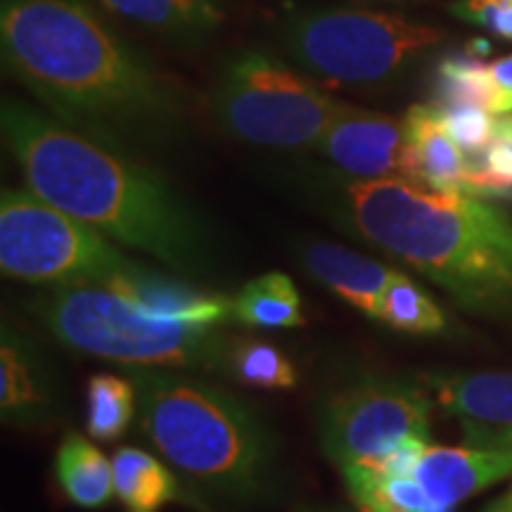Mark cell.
I'll use <instances>...</instances> for the list:
<instances>
[{"mask_svg":"<svg viewBox=\"0 0 512 512\" xmlns=\"http://www.w3.org/2000/svg\"><path fill=\"white\" fill-rule=\"evenodd\" d=\"M5 69L55 119L117 150L181 126L174 88L86 0H3Z\"/></svg>","mask_w":512,"mask_h":512,"instance_id":"6da1fadb","label":"cell"},{"mask_svg":"<svg viewBox=\"0 0 512 512\" xmlns=\"http://www.w3.org/2000/svg\"><path fill=\"white\" fill-rule=\"evenodd\" d=\"M0 124L27 188L41 200L174 273L209 271L207 228L155 171L19 100H3Z\"/></svg>","mask_w":512,"mask_h":512,"instance_id":"7a4b0ae2","label":"cell"},{"mask_svg":"<svg viewBox=\"0 0 512 512\" xmlns=\"http://www.w3.org/2000/svg\"><path fill=\"white\" fill-rule=\"evenodd\" d=\"M335 216L349 235L394 256L463 309L512 318V216L475 195L403 178L342 183Z\"/></svg>","mask_w":512,"mask_h":512,"instance_id":"3957f363","label":"cell"},{"mask_svg":"<svg viewBox=\"0 0 512 512\" xmlns=\"http://www.w3.org/2000/svg\"><path fill=\"white\" fill-rule=\"evenodd\" d=\"M124 370L138 394V432L188 482L240 505L273 489L275 444L249 403L176 368Z\"/></svg>","mask_w":512,"mask_h":512,"instance_id":"277c9868","label":"cell"},{"mask_svg":"<svg viewBox=\"0 0 512 512\" xmlns=\"http://www.w3.org/2000/svg\"><path fill=\"white\" fill-rule=\"evenodd\" d=\"M64 347L121 368H188L226 373L230 342L221 328L155 318L107 285L55 287L31 304Z\"/></svg>","mask_w":512,"mask_h":512,"instance_id":"5b68a950","label":"cell"},{"mask_svg":"<svg viewBox=\"0 0 512 512\" xmlns=\"http://www.w3.org/2000/svg\"><path fill=\"white\" fill-rule=\"evenodd\" d=\"M342 102L264 50L233 57L211 93L214 117L230 136L278 150L313 147Z\"/></svg>","mask_w":512,"mask_h":512,"instance_id":"8992f818","label":"cell"},{"mask_svg":"<svg viewBox=\"0 0 512 512\" xmlns=\"http://www.w3.org/2000/svg\"><path fill=\"white\" fill-rule=\"evenodd\" d=\"M439 41V31L425 24L347 8L299 12L280 31V43L290 60L335 86L389 81L413 55Z\"/></svg>","mask_w":512,"mask_h":512,"instance_id":"52a82bcc","label":"cell"},{"mask_svg":"<svg viewBox=\"0 0 512 512\" xmlns=\"http://www.w3.org/2000/svg\"><path fill=\"white\" fill-rule=\"evenodd\" d=\"M136 261L110 238L36 192L5 188L0 197V268L36 285H107Z\"/></svg>","mask_w":512,"mask_h":512,"instance_id":"ba28073f","label":"cell"},{"mask_svg":"<svg viewBox=\"0 0 512 512\" xmlns=\"http://www.w3.org/2000/svg\"><path fill=\"white\" fill-rule=\"evenodd\" d=\"M430 413L432 401L420 384L363 375L318 401V441L339 472L354 465L380 467L406 441H430Z\"/></svg>","mask_w":512,"mask_h":512,"instance_id":"9c48e42d","label":"cell"},{"mask_svg":"<svg viewBox=\"0 0 512 512\" xmlns=\"http://www.w3.org/2000/svg\"><path fill=\"white\" fill-rule=\"evenodd\" d=\"M62 387L46 351L5 320L0 330V418L24 432L48 430L62 420Z\"/></svg>","mask_w":512,"mask_h":512,"instance_id":"30bf717a","label":"cell"},{"mask_svg":"<svg viewBox=\"0 0 512 512\" xmlns=\"http://www.w3.org/2000/svg\"><path fill=\"white\" fill-rule=\"evenodd\" d=\"M318 147L332 166L358 181L403 178V162H406L403 119L342 102Z\"/></svg>","mask_w":512,"mask_h":512,"instance_id":"8fae6325","label":"cell"},{"mask_svg":"<svg viewBox=\"0 0 512 512\" xmlns=\"http://www.w3.org/2000/svg\"><path fill=\"white\" fill-rule=\"evenodd\" d=\"M413 477L427 491L437 512H451L503 479L512 477V446H427Z\"/></svg>","mask_w":512,"mask_h":512,"instance_id":"7c38bea8","label":"cell"},{"mask_svg":"<svg viewBox=\"0 0 512 512\" xmlns=\"http://www.w3.org/2000/svg\"><path fill=\"white\" fill-rule=\"evenodd\" d=\"M107 287L124 294L133 304L155 318L176 320L200 328H223L233 318V302L214 292H204L174 275L136 264L117 275Z\"/></svg>","mask_w":512,"mask_h":512,"instance_id":"4fadbf2b","label":"cell"},{"mask_svg":"<svg viewBox=\"0 0 512 512\" xmlns=\"http://www.w3.org/2000/svg\"><path fill=\"white\" fill-rule=\"evenodd\" d=\"M406 162L403 181L437 192L465 195L467 157L446 131L437 105H415L403 117Z\"/></svg>","mask_w":512,"mask_h":512,"instance_id":"5bb4252c","label":"cell"},{"mask_svg":"<svg viewBox=\"0 0 512 512\" xmlns=\"http://www.w3.org/2000/svg\"><path fill=\"white\" fill-rule=\"evenodd\" d=\"M302 261L320 285L354 306L368 318H380L384 287L394 275V268L384 266L373 256L358 254L337 242H309L302 249Z\"/></svg>","mask_w":512,"mask_h":512,"instance_id":"9a60e30c","label":"cell"},{"mask_svg":"<svg viewBox=\"0 0 512 512\" xmlns=\"http://www.w3.org/2000/svg\"><path fill=\"white\" fill-rule=\"evenodd\" d=\"M425 387L460 427L512 430V373H430Z\"/></svg>","mask_w":512,"mask_h":512,"instance_id":"2e32d148","label":"cell"},{"mask_svg":"<svg viewBox=\"0 0 512 512\" xmlns=\"http://www.w3.org/2000/svg\"><path fill=\"white\" fill-rule=\"evenodd\" d=\"M105 10L147 31L202 38L223 22L221 0H98Z\"/></svg>","mask_w":512,"mask_h":512,"instance_id":"e0dca14e","label":"cell"},{"mask_svg":"<svg viewBox=\"0 0 512 512\" xmlns=\"http://www.w3.org/2000/svg\"><path fill=\"white\" fill-rule=\"evenodd\" d=\"M55 475L62 494L79 508H102L112 501V460L79 432H69L62 439L55 456Z\"/></svg>","mask_w":512,"mask_h":512,"instance_id":"ac0fdd59","label":"cell"},{"mask_svg":"<svg viewBox=\"0 0 512 512\" xmlns=\"http://www.w3.org/2000/svg\"><path fill=\"white\" fill-rule=\"evenodd\" d=\"M233 318L252 330L302 328V297L290 275L271 271L249 280L233 302Z\"/></svg>","mask_w":512,"mask_h":512,"instance_id":"d6986e66","label":"cell"},{"mask_svg":"<svg viewBox=\"0 0 512 512\" xmlns=\"http://www.w3.org/2000/svg\"><path fill=\"white\" fill-rule=\"evenodd\" d=\"M112 472L114 494L133 512H152L181 494L169 467L143 448H119L112 456Z\"/></svg>","mask_w":512,"mask_h":512,"instance_id":"ffe728a7","label":"cell"},{"mask_svg":"<svg viewBox=\"0 0 512 512\" xmlns=\"http://www.w3.org/2000/svg\"><path fill=\"white\" fill-rule=\"evenodd\" d=\"M342 477L361 512H437L415 477L387 475L370 465L347 467Z\"/></svg>","mask_w":512,"mask_h":512,"instance_id":"44dd1931","label":"cell"},{"mask_svg":"<svg viewBox=\"0 0 512 512\" xmlns=\"http://www.w3.org/2000/svg\"><path fill=\"white\" fill-rule=\"evenodd\" d=\"M439 107H482L491 114H503L501 91L489 74V64L472 53H453L437 67Z\"/></svg>","mask_w":512,"mask_h":512,"instance_id":"7402d4cb","label":"cell"},{"mask_svg":"<svg viewBox=\"0 0 512 512\" xmlns=\"http://www.w3.org/2000/svg\"><path fill=\"white\" fill-rule=\"evenodd\" d=\"M88 434L98 441H117L124 437L138 415V394L131 377L98 373L88 380Z\"/></svg>","mask_w":512,"mask_h":512,"instance_id":"603a6c76","label":"cell"},{"mask_svg":"<svg viewBox=\"0 0 512 512\" xmlns=\"http://www.w3.org/2000/svg\"><path fill=\"white\" fill-rule=\"evenodd\" d=\"M226 373L247 387L271 389V392H287L299 382V373L290 358L278 347L259 339L230 342Z\"/></svg>","mask_w":512,"mask_h":512,"instance_id":"cb8c5ba5","label":"cell"},{"mask_svg":"<svg viewBox=\"0 0 512 512\" xmlns=\"http://www.w3.org/2000/svg\"><path fill=\"white\" fill-rule=\"evenodd\" d=\"M377 320L387 323L389 328L413 332V335H439L446 330V318L437 302L399 271H394L384 287Z\"/></svg>","mask_w":512,"mask_h":512,"instance_id":"d4e9b609","label":"cell"},{"mask_svg":"<svg viewBox=\"0 0 512 512\" xmlns=\"http://www.w3.org/2000/svg\"><path fill=\"white\" fill-rule=\"evenodd\" d=\"M465 195L512 197V140H494L484 152L467 157Z\"/></svg>","mask_w":512,"mask_h":512,"instance_id":"484cf974","label":"cell"},{"mask_svg":"<svg viewBox=\"0 0 512 512\" xmlns=\"http://www.w3.org/2000/svg\"><path fill=\"white\" fill-rule=\"evenodd\" d=\"M439 107V105H437ZM446 131L456 140L465 157H475L494 143L496 138V114L482 107H439Z\"/></svg>","mask_w":512,"mask_h":512,"instance_id":"4316f807","label":"cell"},{"mask_svg":"<svg viewBox=\"0 0 512 512\" xmlns=\"http://www.w3.org/2000/svg\"><path fill=\"white\" fill-rule=\"evenodd\" d=\"M448 10L491 36L512 41V0H458Z\"/></svg>","mask_w":512,"mask_h":512,"instance_id":"83f0119b","label":"cell"},{"mask_svg":"<svg viewBox=\"0 0 512 512\" xmlns=\"http://www.w3.org/2000/svg\"><path fill=\"white\" fill-rule=\"evenodd\" d=\"M489 74H491V79H494L498 91H501L503 114L512 112V55L498 57L496 62H491Z\"/></svg>","mask_w":512,"mask_h":512,"instance_id":"f1b7e54d","label":"cell"},{"mask_svg":"<svg viewBox=\"0 0 512 512\" xmlns=\"http://www.w3.org/2000/svg\"><path fill=\"white\" fill-rule=\"evenodd\" d=\"M496 138L498 140H512V112L496 114Z\"/></svg>","mask_w":512,"mask_h":512,"instance_id":"f546056e","label":"cell"},{"mask_svg":"<svg viewBox=\"0 0 512 512\" xmlns=\"http://www.w3.org/2000/svg\"><path fill=\"white\" fill-rule=\"evenodd\" d=\"M304 512H344V510H328V508H311V510H304Z\"/></svg>","mask_w":512,"mask_h":512,"instance_id":"4dcf8cb0","label":"cell"}]
</instances>
